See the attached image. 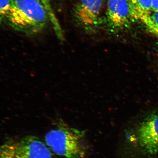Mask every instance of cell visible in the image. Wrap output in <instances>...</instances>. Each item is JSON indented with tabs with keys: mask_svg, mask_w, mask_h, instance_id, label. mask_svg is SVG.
Wrapping results in <instances>:
<instances>
[{
	"mask_svg": "<svg viewBox=\"0 0 158 158\" xmlns=\"http://www.w3.org/2000/svg\"><path fill=\"white\" fill-rule=\"evenodd\" d=\"M49 20L45 9L35 0H13L7 22L15 31L30 35L42 31Z\"/></svg>",
	"mask_w": 158,
	"mask_h": 158,
	"instance_id": "6da1fadb",
	"label": "cell"
},
{
	"mask_svg": "<svg viewBox=\"0 0 158 158\" xmlns=\"http://www.w3.org/2000/svg\"><path fill=\"white\" fill-rule=\"evenodd\" d=\"M85 132L63 123L45 136L49 149L63 158H85L87 152Z\"/></svg>",
	"mask_w": 158,
	"mask_h": 158,
	"instance_id": "7a4b0ae2",
	"label": "cell"
},
{
	"mask_svg": "<svg viewBox=\"0 0 158 158\" xmlns=\"http://www.w3.org/2000/svg\"><path fill=\"white\" fill-rule=\"evenodd\" d=\"M0 158H52L50 150L40 139L29 135L10 138L0 145Z\"/></svg>",
	"mask_w": 158,
	"mask_h": 158,
	"instance_id": "3957f363",
	"label": "cell"
},
{
	"mask_svg": "<svg viewBox=\"0 0 158 158\" xmlns=\"http://www.w3.org/2000/svg\"><path fill=\"white\" fill-rule=\"evenodd\" d=\"M137 138L145 154L158 155V113L149 115L140 123L137 130Z\"/></svg>",
	"mask_w": 158,
	"mask_h": 158,
	"instance_id": "277c9868",
	"label": "cell"
},
{
	"mask_svg": "<svg viewBox=\"0 0 158 158\" xmlns=\"http://www.w3.org/2000/svg\"><path fill=\"white\" fill-rule=\"evenodd\" d=\"M103 0H80L74 9L76 19L88 31H93L98 24Z\"/></svg>",
	"mask_w": 158,
	"mask_h": 158,
	"instance_id": "5b68a950",
	"label": "cell"
},
{
	"mask_svg": "<svg viewBox=\"0 0 158 158\" xmlns=\"http://www.w3.org/2000/svg\"><path fill=\"white\" fill-rule=\"evenodd\" d=\"M107 15L110 23L117 27L126 25L133 19L128 0H107Z\"/></svg>",
	"mask_w": 158,
	"mask_h": 158,
	"instance_id": "8992f818",
	"label": "cell"
},
{
	"mask_svg": "<svg viewBox=\"0 0 158 158\" xmlns=\"http://www.w3.org/2000/svg\"><path fill=\"white\" fill-rule=\"evenodd\" d=\"M133 19L143 21L152 12V0H128Z\"/></svg>",
	"mask_w": 158,
	"mask_h": 158,
	"instance_id": "52a82bcc",
	"label": "cell"
},
{
	"mask_svg": "<svg viewBox=\"0 0 158 158\" xmlns=\"http://www.w3.org/2000/svg\"><path fill=\"white\" fill-rule=\"evenodd\" d=\"M41 4L45 9L48 15L49 21L52 24L53 27L57 37L61 40H63V31L60 26L59 20L57 19L56 16L51 5V0H35Z\"/></svg>",
	"mask_w": 158,
	"mask_h": 158,
	"instance_id": "ba28073f",
	"label": "cell"
},
{
	"mask_svg": "<svg viewBox=\"0 0 158 158\" xmlns=\"http://www.w3.org/2000/svg\"><path fill=\"white\" fill-rule=\"evenodd\" d=\"M142 23L148 31L158 37V11H152Z\"/></svg>",
	"mask_w": 158,
	"mask_h": 158,
	"instance_id": "9c48e42d",
	"label": "cell"
},
{
	"mask_svg": "<svg viewBox=\"0 0 158 158\" xmlns=\"http://www.w3.org/2000/svg\"><path fill=\"white\" fill-rule=\"evenodd\" d=\"M13 0H0V25L7 21Z\"/></svg>",
	"mask_w": 158,
	"mask_h": 158,
	"instance_id": "30bf717a",
	"label": "cell"
},
{
	"mask_svg": "<svg viewBox=\"0 0 158 158\" xmlns=\"http://www.w3.org/2000/svg\"><path fill=\"white\" fill-rule=\"evenodd\" d=\"M152 11H158V0H152Z\"/></svg>",
	"mask_w": 158,
	"mask_h": 158,
	"instance_id": "8fae6325",
	"label": "cell"
}]
</instances>
